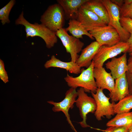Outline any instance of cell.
I'll list each match as a JSON object with an SVG mask.
<instances>
[{
  "label": "cell",
  "instance_id": "603a6c76",
  "mask_svg": "<svg viewBox=\"0 0 132 132\" xmlns=\"http://www.w3.org/2000/svg\"><path fill=\"white\" fill-rule=\"evenodd\" d=\"M120 22L121 25L125 30L130 34L132 33V19L121 16Z\"/></svg>",
  "mask_w": 132,
  "mask_h": 132
},
{
  "label": "cell",
  "instance_id": "836d02e7",
  "mask_svg": "<svg viewBox=\"0 0 132 132\" xmlns=\"http://www.w3.org/2000/svg\"><path fill=\"white\" fill-rule=\"evenodd\" d=\"M129 55L130 56H132V52L129 53Z\"/></svg>",
  "mask_w": 132,
  "mask_h": 132
},
{
  "label": "cell",
  "instance_id": "5b68a950",
  "mask_svg": "<svg viewBox=\"0 0 132 132\" xmlns=\"http://www.w3.org/2000/svg\"><path fill=\"white\" fill-rule=\"evenodd\" d=\"M89 32L101 45L112 46L121 41L117 30L109 25L93 27Z\"/></svg>",
  "mask_w": 132,
  "mask_h": 132
},
{
  "label": "cell",
  "instance_id": "e0dca14e",
  "mask_svg": "<svg viewBox=\"0 0 132 132\" xmlns=\"http://www.w3.org/2000/svg\"><path fill=\"white\" fill-rule=\"evenodd\" d=\"M44 66L46 69L51 67L63 68L71 73L76 74H80L81 71V68L76 62L63 61L57 58L54 55H52L51 59L46 62Z\"/></svg>",
  "mask_w": 132,
  "mask_h": 132
},
{
  "label": "cell",
  "instance_id": "d4e9b609",
  "mask_svg": "<svg viewBox=\"0 0 132 132\" xmlns=\"http://www.w3.org/2000/svg\"><path fill=\"white\" fill-rule=\"evenodd\" d=\"M0 78L5 83L9 82L8 77L6 71L3 61L0 59Z\"/></svg>",
  "mask_w": 132,
  "mask_h": 132
},
{
  "label": "cell",
  "instance_id": "ba28073f",
  "mask_svg": "<svg viewBox=\"0 0 132 132\" xmlns=\"http://www.w3.org/2000/svg\"><path fill=\"white\" fill-rule=\"evenodd\" d=\"M65 28H63L56 31L55 34L61 41L66 52L71 56V61L76 62L81 52L84 43L79 39L69 35Z\"/></svg>",
  "mask_w": 132,
  "mask_h": 132
},
{
  "label": "cell",
  "instance_id": "484cf974",
  "mask_svg": "<svg viewBox=\"0 0 132 132\" xmlns=\"http://www.w3.org/2000/svg\"><path fill=\"white\" fill-rule=\"evenodd\" d=\"M131 127L123 126H111L108 127L106 129L109 130L110 132H127Z\"/></svg>",
  "mask_w": 132,
  "mask_h": 132
},
{
  "label": "cell",
  "instance_id": "9a60e30c",
  "mask_svg": "<svg viewBox=\"0 0 132 132\" xmlns=\"http://www.w3.org/2000/svg\"><path fill=\"white\" fill-rule=\"evenodd\" d=\"M88 0H57V1L62 7L65 19H76L80 8Z\"/></svg>",
  "mask_w": 132,
  "mask_h": 132
},
{
  "label": "cell",
  "instance_id": "30bf717a",
  "mask_svg": "<svg viewBox=\"0 0 132 132\" xmlns=\"http://www.w3.org/2000/svg\"><path fill=\"white\" fill-rule=\"evenodd\" d=\"M108 11L109 19L108 25L112 26L118 31L121 38V41L127 42L130 33L121 26L120 22L121 17L120 8L110 0H101Z\"/></svg>",
  "mask_w": 132,
  "mask_h": 132
},
{
  "label": "cell",
  "instance_id": "cb8c5ba5",
  "mask_svg": "<svg viewBox=\"0 0 132 132\" xmlns=\"http://www.w3.org/2000/svg\"><path fill=\"white\" fill-rule=\"evenodd\" d=\"M120 9L121 16L128 17L132 19V3L128 5L123 4Z\"/></svg>",
  "mask_w": 132,
  "mask_h": 132
},
{
  "label": "cell",
  "instance_id": "d6a6232c",
  "mask_svg": "<svg viewBox=\"0 0 132 132\" xmlns=\"http://www.w3.org/2000/svg\"><path fill=\"white\" fill-rule=\"evenodd\" d=\"M127 132H132V126L130 128Z\"/></svg>",
  "mask_w": 132,
  "mask_h": 132
},
{
  "label": "cell",
  "instance_id": "8fae6325",
  "mask_svg": "<svg viewBox=\"0 0 132 132\" xmlns=\"http://www.w3.org/2000/svg\"><path fill=\"white\" fill-rule=\"evenodd\" d=\"M76 20L89 32L92 28L107 24L84 4L78 10Z\"/></svg>",
  "mask_w": 132,
  "mask_h": 132
},
{
  "label": "cell",
  "instance_id": "5bb4252c",
  "mask_svg": "<svg viewBox=\"0 0 132 132\" xmlns=\"http://www.w3.org/2000/svg\"><path fill=\"white\" fill-rule=\"evenodd\" d=\"M101 45L96 41L91 42L84 49L76 62L81 68H88Z\"/></svg>",
  "mask_w": 132,
  "mask_h": 132
},
{
  "label": "cell",
  "instance_id": "8992f818",
  "mask_svg": "<svg viewBox=\"0 0 132 132\" xmlns=\"http://www.w3.org/2000/svg\"><path fill=\"white\" fill-rule=\"evenodd\" d=\"M77 98L75 103L82 119L79 123L83 128L90 127L87 123V116L90 113H94L97 109L96 101L93 97L88 95L83 88H80L77 90Z\"/></svg>",
  "mask_w": 132,
  "mask_h": 132
},
{
  "label": "cell",
  "instance_id": "2e32d148",
  "mask_svg": "<svg viewBox=\"0 0 132 132\" xmlns=\"http://www.w3.org/2000/svg\"><path fill=\"white\" fill-rule=\"evenodd\" d=\"M126 73L115 79L114 90L109 94L112 102L119 101L129 94V86Z\"/></svg>",
  "mask_w": 132,
  "mask_h": 132
},
{
  "label": "cell",
  "instance_id": "ac0fdd59",
  "mask_svg": "<svg viewBox=\"0 0 132 132\" xmlns=\"http://www.w3.org/2000/svg\"><path fill=\"white\" fill-rule=\"evenodd\" d=\"M84 5L107 25L109 24V19L108 12L101 0H88Z\"/></svg>",
  "mask_w": 132,
  "mask_h": 132
},
{
  "label": "cell",
  "instance_id": "6da1fadb",
  "mask_svg": "<svg viewBox=\"0 0 132 132\" xmlns=\"http://www.w3.org/2000/svg\"><path fill=\"white\" fill-rule=\"evenodd\" d=\"M15 23L16 25L21 24L24 26L27 37L38 36L42 38L48 48H52L57 42V37L55 32L42 23H30L24 18L23 11L15 21Z\"/></svg>",
  "mask_w": 132,
  "mask_h": 132
},
{
  "label": "cell",
  "instance_id": "7402d4cb",
  "mask_svg": "<svg viewBox=\"0 0 132 132\" xmlns=\"http://www.w3.org/2000/svg\"><path fill=\"white\" fill-rule=\"evenodd\" d=\"M15 1L11 0L4 7L0 10V20L3 25L6 23H9L10 21L9 18L10 12L14 5Z\"/></svg>",
  "mask_w": 132,
  "mask_h": 132
},
{
  "label": "cell",
  "instance_id": "44dd1931",
  "mask_svg": "<svg viewBox=\"0 0 132 132\" xmlns=\"http://www.w3.org/2000/svg\"><path fill=\"white\" fill-rule=\"evenodd\" d=\"M132 109V95L129 94L115 103L114 106L115 114L130 112Z\"/></svg>",
  "mask_w": 132,
  "mask_h": 132
},
{
  "label": "cell",
  "instance_id": "277c9868",
  "mask_svg": "<svg viewBox=\"0 0 132 132\" xmlns=\"http://www.w3.org/2000/svg\"><path fill=\"white\" fill-rule=\"evenodd\" d=\"M129 46L127 42L120 41L113 45H101L92 61L94 68L103 67L108 59L115 57L122 53L128 52Z\"/></svg>",
  "mask_w": 132,
  "mask_h": 132
},
{
  "label": "cell",
  "instance_id": "1f68e13d",
  "mask_svg": "<svg viewBox=\"0 0 132 132\" xmlns=\"http://www.w3.org/2000/svg\"><path fill=\"white\" fill-rule=\"evenodd\" d=\"M99 130H100L103 131L104 132H110L109 131V130H108L107 129H106L105 130H102L100 129H99Z\"/></svg>",
  "mask_w": 132,
  "mask_h": 132
},
{
  "label": "cell",
  "instance_id": "4316f807",
  "mask_svg": "<svg viewBox=\"0 0 132 132\" xmlns=\"http://www.w3.org/2000/svg\"><path fill=\"white\" fill-rule=\"evenodd\" d=\"M126 74L129 86V94L132 95V71H128Z\"/></svg>",
  "mask_w": 132,
  "mask_h": 132
},
{
  "label": "cell",
  "instance_id": "d6986e66",
  "mask_svg": "<svg viewBox=\"0 0 132 132\" xmlns=\"http://www.w3.org/2000/svg\"><path fill=\"white\" fill-rule=\"evenodd\" d=\"M68 24V26L65 29L73 37L79 39H82L83 35H85L87 36L92 40L94 39L89 32L77 20H69Z\"/></svg>",
  "mask_w": 132,
  "mask_h": 132
},
{
  "label": "cell",
  "instance_id": "4dcf8cb0",
  "mask_svg": "<svg viewBox=\"0 0 132 132\" xmlns=\"http://www.w3.org/2000/svg\"><path fill=\"white\" fill-rule=\"evenodd\" d=\"M132 3V0H124L123 4L125 5H128L131 4Z\"/></svg>",
  "mask_w": 132,
  "mask_h": 132
},
{
  "label": "cell",
  "instance_id": "3957f363",
  "mask_svg": "<svg viewBox=\"0 0 132 132\" xmlns=\"http://www.w3.org/2000/svg\"><path fill=\"white\" fill-rule=\"evenodd\" d=\"M65 19L63 10L58 3L50 6L41 17L40 21L55 33L63 28Z\"/></svg>",
  "mask_w": 132,
  "mask_h": 132
},
{
  "label": "cell",
  "instance_id": "4fadbf2b",
  "mask_svg": "<svg viewBox=\"0 0 132 132\" xmlns=\"http://www.w3.org/2000/svg\"><path fill=\"white\" fill-rule=\"evenodd\" d=\"M105 65L114 79L120 77L128 71L126 53L119 57L112 58Z\"/></svg>",
  "mask_w": 132,
  "mask_h": 132
},
{
  "label": "cell",
  "instance_id": "f1b7e54d",
  "mask_svg": "<svg viewBox=\"0 0 132 132\" xmlns=\"http://www.w3.org/2000/svg\"><path fill=\"white\" fill-rule=\"evenodd\" d=\"M111 1L117 5L120 9L124 3V0H111Z\"/></svg>",
  "mask_w": 132,
  "mask_h": 132
},
{
  "label": "cell",
  "instance_id": "9c48e42d",
  "mask_svg": "<svg viewBox=\"0 0 132 132\" xmlns=\"http://www.w3.org/2000/svg\"><path fill=\"white\" fill-rule=\"evenodd\" d=\"M77 97V93L76 89L70 88L66 92L65 98L62 101L58 102H55L53 101H47L48 103L54 106L52 108V110L54 112L62 111L64 113L68 123L75 132H77L70 120L68 111L70 109L73 108L74 104L75 103Z\"/></svg>",
  "mask_w": 132,
  "mask_h": 132
},
{
  "label": "cell",
  "instance_id": "83f0119b",
  "mask_svg": "<svg viewBox=\"0 0 132 132\" xmlns=\"http://www.w3.org/2000/svg\"><path fill=\"white\" fill-rule=\"evenodd\" d=\"M130 34V36L127 42L129 46V49L128 52L129 53L132 52V33Z\"/></svg>",
  "mask_w": 132,
  "mask_h": 132
},
{
  "label": "cell",
  "instance_id": "52a82bcc",
  "mask_svg": "<svg viewBox=\"0 0 132 132\" xmlns=\"http://www.w3.org/2000/svg\"><path fill=\"white\" fill-rule=\"evenodd\" d=\"M102 89L98 88L95 93L91 92L94 99L97 105V109L94 113L96 119L100 121L102 118L105 116L107 118L110 119L115 113L114 106V102L110 103V98L105 95Z\"/></svg>",
  "mask_w": 132,
  "mask_h": 132
},
{
  "label": "cell",
  "instance_id": "ffe728a7",
  "mask_svg": "<svg viewBox=\"0 0 132 132\" xmlns=\"http://www.w3.org/2000/svg\"><path fill=\"white\" fill-rule=\"evenodd\" d=\"M108 127L132 126V112L117 114L113 118L106 124Z\"/></svg>",
  "mask_w": 132,
  "mask_h": 132
},
{
  "label": "cell",
  "instance_id": "7c38bea8",
  "mask_svg": "<svg viewBox=\"0 0 132 132\" xmlns=\"http://www.w3.org/2000/svg\"><path fill=\"white\" fill-rule=\"evenodd\" d=\"M94 78L98 88L108 90L110 93L112 92L115 85L114 79L110 73L107 72L103 67L94 68Z\"/></svg>",
  "mask_w": 132,
  "mask_h": 132
},
{
  "label": "cell",
  "instance_id": "7a4b0ae2",
  "mask_svg": "<svg viewBox=\"0 0 132 132\" xmlns=\"http://www.w3.org/2000/svg\"><path fill=\"white\" fill-rule=\"evenodd\" d=\"M94 68L93 61L90 65L86 69H81V72L78 76L74 77L67 74L64 79L68 86L76 89L77 87L84 88L86 92L95 93L98 88L94 78Z\"/></svg>",
  "mask_w": 132,
  "mask_h": 132
},
{
  "label": "cell",
  "instance_id": "f546056e",
  "mask_svg": "<svg viewBox=\"0 0 132 132\" xmlns=\"http://www.w3.org/2000/svg\"><path fill=\"white\" fill-rule=\"evenodd\" d=\"M128 71H132V56H130L127 60Z\"/></svg>",
  "mask_w": 132,
  "mask_h": 132
}]
</instances>
